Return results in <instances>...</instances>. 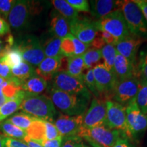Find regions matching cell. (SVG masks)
Wrapping results in <instances>:
<instances>
[{"instance_id":"cell-1","label":"cell","mask_w":147,"mask_h":147,"mask_svg":"<svg viewBox=\"0 0 147 147\" xmlns=\"http://www.w3.org/2000/svg\"><path fill=\"white\" fill-rule=\"evenodd\" d=\"M19 110L35 118L52 122L57 110L50 97L44 95L33 94L25 92Z\"/></svg>"},{"instance_id":"cell-2","label":"cell","mask_w":147,"mask_h":147,"mask_svg":"<svg viewBox=\"0 0 147 147\" xmlns=\"http://www.w3.org/2000/svg\"><path fill=\"white\" fill-rule=\"evenodd\" d=\"M50 99L62 114L68 116L82 115L88 109L90 99L51 89Z\"/></svg>"},{"instance_id":"cell-3","label":"cell","mask_w":147,"mask_h":147,"mask_svg":"<svg viewBox=\"0 0 147 147\" xmlns=\"http://www.w3.org/2000/svg\"><path fill=\"white\" fill-rule=\"evenodd\" d=\"M78 136L85 140L92 147H113L119 139L126 136L118 130L100 125L91 129L82 128Z\"/></svg>"},{"instance_id":"cell-4","label":"cell","mask_w":147,"mask_h":147,"mask_svg":"<svg viewBox=\"0 0 147 147\" xmlns=\"http://www.w3.org/2000/svg\"><path fill=\"white\" fill-rule=\"evenodd\" d=\"M120 9L130 34L144 39L147 38V23L139 7L134 1H121Z\"/></svg>"},{"instance_id":"cell-5","label":"cell","mask_w":147,"mask_h":147,"mask_svg":"<svg viewBox=\"0 0 147 147\" xmlns=\"http://www.w3.org/2000/svg\"><path fill=\"white\" fill-rule=\"evenodd\" d=\"M95 28L100 32L109 33L118 41L132 36L129 31L123 14L120 8L101 19L94 21Z\"/></svg>"},{"instance_id":"cell-6","label":"cell","mask_w":147,"mask_h":147,"mask_svg":"<svg viewBox=\"0 0 147 147\" xmlns=\"http://www.w3.org/2000/svg\"><path fill=\"white\" fill-rule=\"evenodd\" d=\"M52 89L71 93L80 95L91 100V93L84 83L65 71H59L52 79Z\"/></svg>"},{"instance_id":"cell-7","label":"cell","mask_w":147,"mask_h":147,"mask_svg":"<svg viewBox=\"0 0 147 147\" xmlns=\"http://www.w3.org/2000/svg\"><path fill=\"white\" fill-rule=\"evenodd\" d=\"M106 126L112 129L120 131L131 138L126 119V108L112 100H106Z\"/></svg>"},{"instance_id":"cell-8","label":"cell","mask_w":147,"mask_h":147,"mask_svg":"<svg viewBox=\"0 0 147 147\" xmlns=\"http://www.w3.org/2000/svg\"><path fill=\"white\" fill-rule=\"evenodd\" d=\"M15 45L21 53L24 61L33 66H38L45 59V55L42 46L36 36L25 37Z\"/></svg>"},{"instance_id":"cell-9","label":"cell","mask_w":147,"mask_h":147,"mask_svg":"<svg viewBox=\"0 0 147 147\" xmlns=\"http://www.w3.org/2000/svg\"><path fill=\"white\" fill-rule=\"evenodd\" d=\"M125 108L127 125L131 138H137L147 129V115L140 111L136 98L130 101Z\"/></svg>"},{"instance_id":"cell-10","label":"cell","mask_w":147,"mask_h":147,"mask_svg":"<svg viewBox=\"0 0 147 147\" xmlns=\"http://www.w3.org/2000/svg\"><path fill=\"white\" fill-rule=\"evenodd\" d=\"M140 81L137 76L117 80L113 93L111 98L121 105L126 106L130 101L136 98L138 92Z\"/></svg>"},{"instance_id":"cell-11","label":"cell","mask_w":147,"mask_h":147,"mask_svg":"<svg viewBox=\"0 0 147 147\" xmlns=\"http://www.w3.org/2000/svg\"><path fill=\"white\" fill-rule=\"evenodd\" d=\"M96 88L100 98L110 100L112 93L117 82L115 74L108 71L103 64H97L93 68Z\"/></svg>"},{"instance_id":"cell-12","label":"cell","mask_w":147,"mask_h":147,"mask_svg":"<svg viewBox=\"0 0 147 147\" xmlns=\"http://www.w3.org/2000/svg\"><path fill=\"white\" fill-rule=\"evenodd\" d=\"M106 100L94 97L91 105L83 115L82 128L91 129L100 125H106Z\"/></svg>"},{"instance_id":"cell-13","label":"cell","mask_w":147,"mask_h":147,"mask_svg":"<svg viewBox=\"0 0 147 147\" xmlns=\"http://www.w3.org/2000/svg\"><path fill=\"white\" fill-rule=\"evenodd\" d=\"M69 32L75 38L89 47L98 33L94 21L79 18L69 23Z\"/></svg>"},{"instance_id":"cell-14","label":"cell","mask_w":147,"mask_h":147,"mask_svg":"<svg viewBox=\"0 0 147 147\" xmlns=\"http://www.w3.org/2000/svg\"><path fill=\"white\" fill-rule=\"evenodd\" d=\"M83 115L68 116L60 113L55 122V125L63 138L78 136L82 128Z\"/></svg>"},{"instance_id":"cell-15","label":"cell","mask_w":147,"mask_h":147,"mask_svg":"<svg viewBox=\"0 0 147 147\" xmlns=\"http://www.w3.org/2000/svg\"><path fill=\"white\" fill-rule=\"evenodd\" d=\"M30 10L29 1L25 0L16 1L15 4L8 15L9 25L15 29L24 28L28 23Z\"/></svg>"},{"instance_id":"cell-16","label":"cell","mask_w":147,"mask_h":147,"mask_svg":"<svg viewBox=\"0 0 147 147\" xmlns=\"http://www.w3.org/2000/svg\"><path fill=\"white\" fill-rule=\"evenodd\" d=\"M144 40V39L143 38L130 36L117 42L115 47H116L119 54L125 57L134 65H136L138 51Z\"/></svg>"},{"instance_id":"cell-17","label":"cell","mask_w":147,"mask_h":147,"mask_svg":"<svg viewBox=\"0 0 147 147\" xmlns=\"http://www.w3.org/2000/svg\"><path fill=\"white\" fill-rule=\"evenodd\" d=\"M63 57H46L36 69V74L45 80H52L53 76L61 71Z\"/></svg>"},{"instance_id":"cell-18","label":"cell","mask_w":147,"mask_h":147,"mask_svg":"<svg viewBox=\"0 0 147 147\" xmlns=\"http://www.w3.org/2000/svg\"><path fill=\"white\" fill-rule=\"evenodd\" d=\"M113 71L117 80H125L134 76L138 77L136 65L118 53L115 58Z\"/></svg>"},{"instance_id":"cell-19","label":"cell","mask_w":147,"mask_h":147,"mask_svg":"<svg viewBox=\"0 0 147 147\" xmlns=\"http://www.w3.org/2000/svg\"><path fill=\"white\" fill-rule=\"evenodd\" d=\"M121 1L95 0L90 1L91 14L97 19H101L108 14L120 8Z\"/></svg>"},{"instance_id":"cell-20","label":"cell","mask_w":147,"mask_h":147,"mask_svg":"<svg viewBox=\"0 0 147 147\" xmlns=\"http://www.w3.org/2000/svg\"><path fill=\"white\" fill-rule=\"evenodd\" d=\"M65 69L66 71L70 76L74 77L76 79L84 83V61L82 56H73L70 57H65Z\"/></svg>"},{"instance_id":"cell-21","label":"cell","mask_w":147,"mask_h":147,"mask_svg":"<svg viewBox=\"0 0 147 147\" xmlns=\"http://www.w3.org/2000/svg\"><path fill=\"white\" fill-rule=\"evenodd\" d=\"M50 30L53 36L61 39L70 34L68 21L59 14H55L51 18Z\"/></svg>"},{"instance_id":"cell-22","label":"cell","mask_w":147,"mask_h":147,"mask_svg":"<svg viewBox=\"0 0 147 147\" xmlns=\"http://www.w3.org/2000/svg\"><path fill=\"white\" fill-rule=\"evenodd\" d=\"M25 91L21 90L16 95L15 97L8 101L0 107V123L19 110V107L25 97Z\"/></svg>"},{"instance_id":"cell-23","label":"cell","mask_w":147,"mask_h":147,"mask_svg":"<svg viewBox=\"0 0 147 147\" xmlns=\"http://www.w3.org/2000/svg\"><path fill=\"white\" fill-rule=\"evenodd\" d=\"M47 87V81L38 75L34 74L25 81L22 82L23 91L33 94H39L43 92Z\"/></svg>"},{"instance_id":"cell-24","label":"cell","mask_w":147,"mask_h":147,"mask_svg":"<svg viewBox=\"0 0 147 147\" xmlns=\"http://www.w3.org/2000/svg\"><path fill=\"white\" fill-rule=\"evenodd\" d=\"M0 60L8 65L10 68L16 67L24 61L21 53L16 45L13 47L5 45Z\"/></svg>"},{"instance_id":"cell-25","label":"cell","mask_w":147,"mask_h":147,"mask_svg":"<svg viewBox=\"0 0 147 147\" xmlns=\"http://www.w3.org/2000/svg\"><path fill=\"white\" fill-rule=\"evenodd\" d=\"M52 3L54 8L58 11L68 21L69 24L78 19V12L72 8L67 1L64 0H53Z\"/></svg>"},{"instance_id":"cell-26","label":"cell","mask_w":147,"mask_h":147,"mask_svg":"<svg viewBox=\"0 0 147 147\" xmlns=\"http://www.w3.org/2000/svg\"><path fill=\"white\" fill-rule=\"evenodd\" d=\"M27 136L32 140L40 143L46 140V127L45 121L36 119L26 130Z\"/></svg>"},{"instance_id":"cell-27","label":"cell","mask_w":147,"mask_h":147,"mask_svg":"<svg viewBox=\"0 0 147 147\" xmlns=\"http://www.w3.org/2000/svg\"><path fill=\"white\" fill-rule=\"evenodd\" d=\"M0 131L5 137L23 140L27 136V132L25 130L18 127L5 120L0 123Z\"/></svg>"},{"instance_id":"cell-28","label":"cell","mask_w":147,"mask_h":147,"mask_svg":"<svg viewBox=\"0 0 147 147\" xmlns=\"http://www.w3.org/2000/svg\"><path fill=\"white\" fill-rule=\"evenodd\" d=\"M61 38L53 36L48 39L42 46L44 53L47 57H61Z\"/></svg>"},{"instance_id":"cell-29","label":"cell","mask_w":147,"mask_h":147,"mask_svg":"<svg viewBox=\"0 0 147 147\" xmlns=\"http://www.w3.org/2000/svg\"><path fill=\"white\" fill-rule=\"evenodd\" d=\"M11 71L12 76L21 82L36 74V69H34V66L25 61H23L18 65L11 68Z\"/></svg>"},{"instance_id":"cell-30","label":"cell","mask_w":147,"mask_h":147,"mask_svg":"<svg viewBox=\"0 0 147 147\" xmlns=\"http://www.w3.org/2000/svg\"><path fill=\"white\" fill-rule=\"evenodd\" d=\"M36 119V118L31 115L22 112V113H18L10 116L8 119H6V121L26 131Z\"/></svg>"},{"instance_id":"cell-31","label":"cell","mask_w":147,"mask_h":147,"mask_svg":"<svg viewBox=\"0 0 147 147\" xmlns=\"http://www.w3.org/2000/svg\"><path fill=\"white\" fill-rule=\"evenodd\" d=\"M101 52H102V58L104 59L103 65L108 71L114 73V64H115L116 56L117 55V51L115 47L111 45H106L101 49Z\"/></svg>"},{"instance_id":"cell-32","label":"cell","mask_w":147,"mask_h":147,"mask_svg":"<svg viewBox=\"0 0 147 147\" xmlns=\"http://www.w3.org/2000/svg\"><path fill=\"white\" fill-rule=\"evenodd\" d=\"M84 61V69L89 70L93 68V65L98 63L102 59V52L100 49L91 48L82 55Z\"/></svg>"},{"instance_id":"cell-33","label":"cell","mask_w":147,"mask_h":147,"mask_svg":"<svg viewBox=\"0 0 147 147\" xmlns=\"http://www.w3.org/2000/svg\"><path fill=\"white\" fill-rule=\"evenodd\" d=\"M140 81V84L136 97V101L140 111L144 115H147V82Z\"/></svg>"},{"instance_id":"cell-34","label":"cell","mask_w":147,"mask_h":147,"mask_svg":"<svg viewBox=\"0 0 147 147\" xmlns=\"http://www.w3.org/2000/svg\"><path fill=\"white\" fill-rule=\"evenodd\" d=\"M136 69L140 80L147 82V49L140 53Z\"/></svg>"},{"instance_id":"cell-35","label":"cell","mask_w":147,"mask_h":147,"mask_svg":"<svg viewBox=\"0 0 147 147\" xmlns=\"http://www.w3.org/2000/svg\"><path fill=\"white\" fill-rule=\"evenodd\" d=\"M61 53L63 57H70L74 56L75 48L74 42L70 37V34L62 38L61 45Z\"/></svg>"},{"instance_id":"cell-36","label":"cell","mask_w":147,"mask_h":147,"mask_svg":"<svg viewBox=\"0 0 147 147\" xmlns=\"http://www.w3.org/2000/svg\"><path fill=\"white\" fill-rule=\"evenodd\" d=\"M84 84L90 93H93L94 97L97 98H100V95L96 88V84H95L94 76H93V69H89L87 73L84 74Z\"/></svg>"},{"instance_id":"cell-37","label":"cell","mask_w":147,"mask_h":147,"mask_svg":"<svg viewBox=\"0 0 147 147\" xmlns=\"http://www.w3.org/2000/svg\"><path fill=\"white\" fill-rule=\"evenodd\" d=\"M61 147H88L84 144L82 139L78 136L63 138Z\"/></svg>"},{"instance_id":"cell-38","label":"cell","mask_w":147,"mask_h":147,"mask_svg":"<svg viewBox=\"0 0 147 147\" xmlns=\"http://www.w3.org/2000/svg\"><path fill=\"white\" fill-rule=\"evenodd\" d=\"M67 2L77 12H90L89 3L87 0H67Z\"/></svg>"},{"instance_id":"cell-39","label":"cell","mask_w":147,"mask_h":147,"mask_svg":"<svg viewBox=\"0 0 147 147\" xmlns=\"http://www.w3.org/2000/svg\"><path fill=\"white\" fill-rule=\"evenodd\" d=\"M15 3L14 0H0V14L3 18H8Z\"/></svg>"},{"instance_id":"cell-40","label":"cell","mask_w":147,"mask_h":147,"mask_svg":"<svg viewBox=\"0 0 147 147\" xmlns=\"http://www.w3.org/2000/svg\"><path fill=\"white\" fill-rule=\"evenodd\" d=\"M46 127V140H53L60 136L57 129L52 122L45 121Z\"/></svg>"},{"instance_id":"cell-41","label":"cell","mask_w":147,"mask_h":147,"mask_svg":"<svg viewBox=\"0 0 147 147\" xmlns=\"http://www.w3.org/2000/svg\"><path fill=\"white\" fill-rule=\"evenodd\" d=\"M0 76L2 77L5 80H10L13 77L10 67L1 60H0Z\"/></svg>"},{"instance_id":"cell-42","label":"cell","mask_w":147,"mask_h":147,"mask_svg":"<svg viewBox=\"0 0 147 147\" xmlns=\"http://www.w3.org/2000/svg\"><path fill=\"white\" fill-rule=\"evenodd\" d=\"M63 137L61 136L53 140H45L40 142L43 147H61V146Z\"/></svg>"},{"instance_id":"cell-43","label":"cell","mask_w":147,"mask_h":147,"mask_svg":"<svg viewBox=\"0 0 147 147\" xmlns=\"http://www.w3.org/2000/svg\"><path fill=\"white\" fill-rule=\"evenodd\" d=\"M5 147H29L27 144L21 140L5 138Z\"/></svg>"},{"instance_id":"cell-44","label":"cell","mask_w":147,"mask_h":147,"mask_svg":"<svg viewBox=\"0 0 147 147\" xmlns=\"http://www.w3.org/2000/svg\"><path fill=\"white\" fill-rule=\"evenodd\" d=\"M101 33V38L105 42L106 45H111L115 46L118 42V40L115 37L110 34L109 33L106 32H100Z\"/></svg>"},{"instance_id":"cell-45","label":"cell","mask_w":147,"mask_h":147,"mask_svg":"<svg viewBox=\"0 0 147 147\" xmlns=\"http://www.w3.org/2000/svg\"><path fill=\"white\" fill-rule=\"evenodd\" d=\"M10 32V25L4 18L0 16V36L8 34Z\"/></svg>"},{"instance_id":"cell-46","label":"cell","mask_w":147,"mask_h":147,"mask_svg":"<svg viewBox=\"0 0 147 147\" xmlns=\"http://www.w3.org/2000/svg\"><path fill=\"white\" fill-rule=\"evenodd\" d=\"M134 1L140 9L147 23V1L146 0H135Z\"/></svg>"},{"instance_id":"cell-47","label":"cell","mask_w":147,"mask_h":147,"mask_svg":"<svg viewBox=\"0 0 147 147\" xmlns=\"http://www.w3.org/2000/svg\"><path fill=\"white\" fill-rule=\"evenodd\" d=\"M113 147H133L127 140V137L123 136L119 139Z\"/></svg>"},{"instance_id":"cell-48","label":"cell","mask_w":147,"mask_h":147,"mask_svg":"<svg viewBox=\"0 0 147 147\" xmlns=\"http://www.w3.org/2000/svg\"><path fill=\"white\" fill-rule=\"evenodd\" d=\"M91 45L93 47V49H100V50H101L103 47L104 45H106V43L101 37H96L91 43Z\"/></svg>"},{"instance_id":"cell-49","label":"cell","mask_w":147,"mask_h":147,"mask_svg":"<svg viewBox=\"0 0 147 147\" xmlns=\"http://www.w3.org/2000/svg\"><path fill=\"white\" fill-rule=\"evenodd\" d=\"M23 141L27 144V146L29 147H43L40 143L36 142V141L32 140L30 138H29L28 137L26 136L25 138V139L23 140Z\"/></svg>"},{"instance_id":"cell-50","label":"cell","mask_w":147,"mask_h":147,"mask_svg":"<svg viewBox=\"0 0 147 147\" xmlns=\"http://www.w3.org/2000/svg\"><path fill=\"white\" fill-rule=\"evenodd\" d=\"M5 136L0 133V147H5Z\"/></svg>"},{"instance_id":"cell-51","label":"cell","mask_w":147,"mask_h":147,"mask_svg":"<svg viewBox=\"0 0 147 147\" xmlns=\"http://www.w3.org/2000/svg\"><path fill=\"white\" fill-rule=\"evenodd\" d=\"M5 47V46H3V41L1 39H0V57H1V55H2L3 51V50H4Z\"/></svg>"},{"instance_id":"cell-52","label":"cell","mask_w":147,"mask_h":147,"mask_svg":"<svg viewBox=\"0 0 147 147\" xmlns=\"http://www.w3.org/2000/svg\"><path fill=\"white\" fill-rule=\"evenodd\" d=\"M5 79H3V78H2V77H1V76H0V85H1V84H2L3 82L5 81Z\"/></svg>"}]
</instances>
